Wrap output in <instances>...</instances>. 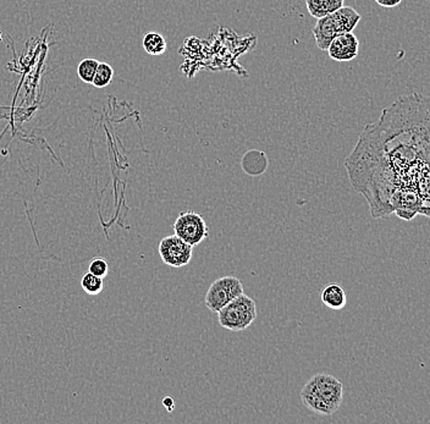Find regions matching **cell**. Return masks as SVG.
Segmentation results:
<instances>
[{
	"instance_id": "7c38bea8",
	"label": "cell",
	"mask_w": 430,
	"mask_h": 424,
	"mask_svg": "<svg viewBox=\"0 0 430 424\" xmlns=\"http://www.w3.org/2000/svg\"><path fill=\"white\" fill-rule=\"evenodd\" d=\"M142 45L149 55H163L168 48L164 37L158 32H147L143 37Z\"/></svg>"
},
{
	"instance_id": "30bf717a",
	"label": "cell",
	"mask_w": 430,
	"mask_h": 424,
	"mask_svg": "<svg viewBox=\"0 0 430 424\" xmlns=\"http://www.w3.org/2000/svg\"><path fill=\"white\" fill-rule=\"evenodd\" d=\"M320 299L328 309H335V311L344 309L347 304L346 292L341 285L335 284V282L324 286L322 294H320Z\"/></svg>"
},
{
	"instance_id": "9c48e42d",
	"label": "cell",
	"mask_w": 430,
	"mask_h": 424,
	"mask_svg": "<svg viewBox=\"0 0 430 424\" xmlns=\"http://www.w3.org/2000/svg\"><path fill=\"white\" fill-rule=\"evenodd\" d=\"M241 166L246 174L249 176H259L266 173L268 168V158L266 154L258 149H251L246 152L241 159Z\"/></svg>"
},
{
	"instance_id": "8992f818",
	"label": "cell",
	"mask_w": 430,
	"mask_h": 424,
	"mask_svg": "<svg viewBox=\"0 0 430 424\" xmlns=\"http://www.w3.org/2000/svg\"><path fill=\"white\" fill-rule=\"evenodd\" d=\"M174 234L195 247L208 239L209 229L202 215L186 210L180 213L175 220Z\"/></svg>"
},
{
	"instance_id": "5bb4252c",
	"label": "cell",
	"mask_w": 430,
	"mask_h": 424,
	"mask_svg": "<svg viewBox=\"0 0 430 424\" xmlns=\"http://www.w3.org/2000/svg\"><path fill=\"white\" fill-rule=\"evenodd\" d=\"M113 79H114V69L108 63L99 62L92 85L97 88H104L111 85Z\"/></svg>"
},
{
	"instance_id": "6da1fadb",
	"label": "cell",
	"mask_w": 430,
	"mask_h": 424,
	"mask_svg": "<svg viewBox=\"0 0 430 424\" xmlns=\"http://www.w3.org/2000/svg\"><path fill=\"white\" fill-rule=\"evenodd\" d=\"M374 219H430V97L412 92L367 124L345 161Z\"/></svg>"
},
{
	"instance_id": "3957f363",
	"label": "cell",
	"mask_w": 430,
	"mask_h": 424,
	"mask_svg": "<svg viewBox=\"0 0 430 424\" xmlns=\"http://www.w3.org/2000/svg\"><path fill=\"white\" fill-rule=\"evenodd\" d=\"M361 21V15L351 6H342L335 13L318 18L313 28L315 45L320 50H328L335 37L352 32Z\"/></svg>"
},
{
	"instance_id": "9a60e30c",
	"label": "cell",
	"mask_w": 430,
	"mask_h": 424,
	"mask_svg": "<svg viewBox=\"0 0 430 424\" xmlns=\"http://www.w3.org/2000/svg\"><path fill=\"white\" fill-rule=\"evenodd\" d=\"M99 62L96 59H84L79 67H77V75L84 84H92L94 82V75L97 72Z\"/></svg>"
},
{
	"instance_id": "277c9868",
	"label": "cell",
	"mask_w": 430,
	"mask_h": 424,
	"mask_svg": "<svg viewBox=\"0 0 430 424\" xmlns=\"http://www.w3.org/2000/svg\"><path fill=\"white\" fill-rule=\"evenodd\" d=\"M217 321L224 329L231 331H246L257 318V304L249 296L239 295L220 309Z\"/></svg>"
},
{
	"instance_id": "e0dca14e",
	"label": "cell",
	"mask_w": 430,
	"mask_h": 424,
	"mask_svg": "<svg viewBox=\"0 0 430 424\" xmlns=\"http://www.w3.org/2000/svg\"><path fill=\"white\" fill-rule=\"evenodd\" d=\"M374 1L383 8H395V6H399L402 0H374Z\"/></svg>"
},
{
	"instance_id": "5b68a950",
	"label": "cell",
	"mask_w": 430,
	"mask_h": 424,
	"mask_svg": "<svg viewBox=\"0 0 430 424\" xmlns=\"http://www.w3.org/2000/svg\"><path fill=\"white\" fill-rule=\"evenodd\" d=\"M242 294H244V285L241 280L239 277L229 275L217 279L210 285L205 294L204 301L210 312L217 313L227 304H230L232 299H235Z\"/></svg>"
},
{
	"instance_id": "7a4b0ae2",
	"label": "cell",
	"mask_w": 430,
	"mask_h": 424,
	"mask_svg": "<svg viewBox=\"0 0 430 424\" xmlns=\"http://www.w3.org/2000/svg\"><path fill=\"white\" fill-rule=\"evenodd\" d=\"M303 405L317 415L332 416L344 400V385L332 374H317L301 391Z\"/></svg>"
},
{
	"instance_id": "52a82bcc",
	"label": "cell",
	"mask_w": 430,
	"mask_h": 424,
	"mask_svg": "<svg viewBox=\"0 0 430 424\" xmlns=\"http://www.w3.org/2000/svg\"><path fill=\"white\" fill-rule=\"evenodd\" d=\"M163 263L171 268H182L191 262L193 246L188 245L175 234L162 239L158 246Z\"/></svg>"
},
{
	"instance_id": "8fae6325",
	"label": "cell",
	"mask_w": 430,
	"mask_h": 424,
	"mask_svg": "<svg viewBox=\"0 0 430 424\" xmlns=\"http://www.w3.org/2000/svg\"><path fill=\"white\" fill-rule=\"evenodd\" d=\"M345 0H306V6L312 18H320L333 13L344 6Z\"/></svg>"
},
{
	"instance_id": "ac0fdd59",
	"label": "cell",
	"mask_w": 430,
	"mask_h": 424,
	"mask_svg": "<svg viewBox=\"0 0 430 424\" xmlns=\"http://www.w3.org/2000/svg\"><path fill=\"white\" fill-rule=\"evenodd\" d=\"M163 405H164L165 408H166V411H174L175 403H174L173 398H170V396H165L164 400H163Z\"/></svg>"
},
{
	"instance_id": "ba28073f",
	"label": "cell",
	"mask_w": 430,
	"mask_h": 424,
	"mask_svg": "<svg viewBox=\"0 0 430 424\" xmlns=\"http://www.w3.org/2000/svg\"><path fill=\"white\" fill-rule=\"evenodd\" d=\"M359 50V40L355 33L347 32L342 33L340 36L335 37L332 43L329 45V57L339 62V63H347L357 58Z\"/></svg>"
},
{
	"instance_id": "4fadbf2b",
	"label": "cell",
	"mask_w": 430,
	"mask_h": 424,
	"mask_svg": "<svg viewBox=\"0 0 430 424\" xmlns=\"http://www.w3.org/2000/svg\"><path fill=\"white\" fill-rule=\"evenodd\" d=\"M81 286L87 295L96 296L102 292L104 289V282H103V277H97L92 273L87 272L81 279Z\"/></svg>"
},
{
	"instance_id": "2e32d148",
	"label": "cell",
	"mask_w": 430,
	"mask_h": 424,
	"mask_svg": "<svg viewBox=\"0 0 430 424\" xmlns=\"http://www.w3.org/2000/svg\"><path fill=\"white\" fill-rule=\"evenodd\" d=\"M89 272L92 273L94 275H97L99 277H107L108 273H109V265L106 259L102 257H97L94 258L91 263H89Z\"/></svg>"
}]
</instances>
